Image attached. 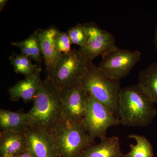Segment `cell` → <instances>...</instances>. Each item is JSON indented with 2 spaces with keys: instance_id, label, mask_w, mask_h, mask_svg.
Segmentation results:
<instances>
[{
  "instance_id": "1",
  "label": "cell",
  "mask_w": 157,
  "mask_h": 157,
  "mask_svg": "<svg viewBox=\"0 0 157 157\" xmlns=\"http://www.w3.org/2000/svg\"><path fill=\"white\" fill-rule=\"evenodd\" d=\"M33 102L26 113L29 127L50 133L64 115L59 90L48 78L41 80Z\"/></svg>"
},
{
  "instance_id": "2",
  "label": "cell",
  "mask_w": 157,
  "mask_h": 157,
  "mask_svg": "<svg viewBox=\"0 0 157 157\" xmlns=\"http://www.w3.org/2000/svg\"><path fill=\"white\" fill-rule=\"evenodd\" d=\"M154 104L137 85L123 88L119 98L118 117L125 126L147 127L157 114Z\"/></svg>"
},
{
  "instance_id": "3",
  "label": "cell",
  "mask_w": 157,
  "mask_h": 157,
  "mask_svg": "<svg viewBox=\"0 0 157 157\" xmlns=\"http://www.w3.org/2000/svg\"><path fill=\"white\" fill-rule=\"evenodd\" d=\"M80 83L89 95L119 118V98L122 89L120 80L110 78L90 62Z\"/></svg>"
},
{
  "instance_id": "4",
  "label": "cell",
  "mask_w": 157,
  "mask_h": 157,
  "mask_svg": "<svg viewBox=\"0 0 157 157\" xmlns=\"http://www.w3.org/2000/svg\"><path fill=\"white\" fill-rule=\"evenodd\" d=\"M50 133L59 157H79L89 147L95 144L82 124L74 122L65 114Z\"/></svg>"
},
{
  "instance_id": "5",
  "label": "cell",
  "mask_w": 157,
  "mask_h": 157,
  "mask_svg": "<svg viewBox=\"0 0 157 157\" xmlns=\"http://www.w3.org/2000/svg\"><path fill=\"white\" fill-rule=\"evenodd\" d=\"M89 63L78 50L72 49L69 53L61 54L47 78L59 91L80 83Z\"/></svg>"
},
{
  "instance_id": "6",
  "label": "cell",
  "mask_w": 157,
  "mask_h": 157,
  "mask_svg": "<svg viewBox=\"0 0 157 157\" xmlns=\"http://www.w3.org/2000/svg\"><path fill=\"white\" fill-rule=\"evenodd\" d=\"M120 124L118 118L92 96L89 95L82 125L92 138L103 140L107 137V131L109 128Z\"/></svg>"
},
{
  "instance_id": "7",
  "label": "cell",
  "mask_w": 157,
  "mask_h": 157,
  "mask_svg": "<svg viewBox=\"0 0 157 157\" xmlns=\"http://www.w3.org/2000/svg\"><path fill=\"white\" fill-rule=\"evenodd\" d=\"M141 56L139 51L122 49L116 46L101 56L98 67L110 78L121 80L129 75Z\"/></svg>"
},
{
  "instance_id": "8",
  "label": "cell",
  "mask_w": 157,
  "mask_h": 157,
  "mask_svg": "<svg viewBox=\"0 0 157 157\" xmlns=\"http://www.w3.org/2000/svg\"><path fill=\"white\" fill-rule=\"evenodd\" d=\"M88 36L86 44L78 51L88 62L102 56L116 47L115 37L111 33L100 28L94 23L83 24Z\"/></svg>"
},
{
  "instance_id": "9",
  "label": "cell",
  "mask_w": 157,
  "mask_h": 157,
  "mask_svg": "<svg viewBox=\"0 0 157 157\" xmlns=\"http://www.w3.org/2000/svg\"><path fill=\"white\" fill-rule=\"evenodd\" d=\"M64 113L74 122L82 124L89 95L81 83L67 86L59 91Z\"/></svg>"
},
{
  "instance_id": "10",
  "label": "cell",
  "mask_w": 157,
  "mask_h": 157,
  "mask_svg": "<svg viewBox=\"0 0 157 157\" xmlns=\"http://www.w3.org/2000/svg\"><path fill=\"white\" fill-rule=\"evenodd\" d=\"M26 151L33 157H59L52 136L49 132L34 127L25 131Z\"/></svg>"
},
{
  "instance_id": "11",
  "label": "cell",
  "mask_w": 157,
  "mask_h": 157,
  "mask_svg": "<svg viewBox=\"0 0 157 157\" xmlns=\"http://www.w3.org/2000/svg\"><path fill=\"white\" fill-rule=\"evenodd\" d=\"M41 71L42 68L39 67L33 74L11 86L8 90L10 100L16 102L21 99L25 103L33 101L42 80L40 78Z\"/></svg>"
},
{
  "instance_id": "12",
  "label": "cell",
  "mask_w": 157,
  "mask_h": 157,
  "mask_svg": "<svg viewBox=\"0 0 157 157\" xmlns=\"http://www.w3.org/2000/svg\"><path fill=\"white\" fill-rule=\"evenodd\" d=\"M38 30L42 57L48 76L52 72L61 55L57 50L56 44V37L59 31L54 27Z\"/></svg>"
},
{
  "instance_id": "13",
  "label": "cell",
  "mask_w": 157,
  "mask_h": 157,
  "mask_svg": "<svg viewBox=\"0 0 157 157\" xmlns=\"http://www.w3.org/2000/svg\"><path fill=\"white\" fill-rule=\"evenodd\" d=\"M25 131H1V157H14L26 151Z\"/></svg>"
},
{
  "instance_id": "14",
  "label": "cell",
  "mask_w": 157,
  "mask_h": 157,
  "mask_svg": "<svg viewBox=\"0 0 157 157\" xmlns=\"http://www.w3.org/2000/svg\"><path fill=\"white\" fill-rule=\"evenodd\" d=\"M119 138L106 137L99 143L89 147L79 157H124Z\"/></svg>"
},
{
  "instance_id": "15",
  "label": "cell",
  "mask_w": 157,
  "mask_h": 157,
  "mask_svg": "<svg viewBox=\"0 0 157 157\" xmlns=\"http://www.w3.org/2000/svg\"><path fill=\"white\" fill-rule=\"evenodd\" d=\"M136 85L153 104H157V61L140 71Z\"/></svg>"
},
{
  "instance_id": "16",
  "label": "cell",
  "mask_w": 157,
  "mask_h": 157,
  "mask_svg": "<svg viewBox=\"0 0 157 157\" xmlns=\"http://www.w3.org/2000/svg\"><path fill=\"white\" fill-rule=\"evenodd\" d=\"M29 127L26 113L0 109V128L2 131H25Z\"/></svg>"
},
{
  "instance_id": "17",
  "label": "cell",
  "mask_w": 157,
  "mask_h": 157,
  "mask_svg": "<svg viewBox=\"0 0 157 157\" xmlns=\"http://www.w3.org/2000/svg\"><path fill=\"white\" fill-rule=\"evenodd\" d=\"M11 44L19 48L21 53L31 59L33 60L38 63H41L43 57L38 30L35 31L27 39L19 42H12Z\"/></svg>"
},
{
  "instance_id": "18",
  "label": "cell",
  "mask_w": 157,
  "mask_h": 157,
  "mask_svg": "<svg viewBox=\"0 0 157 157\" xmlns=\"http://www.w3.org/2000/svg\"><path fill=\"white\" fill-rule=\"evenodd\" d=\"M135 139L136 144H130V150L124 157H154L153 147L151 143L144 135L131 134L128 136Z\"/></svg>"
},
{
  "instance_id": "19",
  "label": "cell",
  "mask_w": 157,
  "mask_h": 157,
  "mask_svg": "<svg viewBox=\"0 0 157 157\" xmlns=\"http://www.w3.org/2000/svg\"><path fill=\"white\" fill-rule=\"evenodd\" d=\"M9 60L16 73L22 74L25 77L33 74L39 69L37 65L33 64L28 57L23 54L12 52Z\"/></svg>"
},
{
  "instance_id": "20",
  "label": "cell",
  "mask_w": 157,
  "mask_h": 157,
  "mask_svg": "<svg viewBox=\"0 0 157 157\" xmlns=\"http://www.w3.org/2000/svg\"><path fill=\"white\" fill-rule=\"evenodd\" d=\"M71 44L79 45V48L84 47L88 39V36L83 25L78 24L70 28L68 33Z\"/></svg>"
},
{
  "instance_id": "21",
  "label": "cell",
  "mask_w": 157,
  "mask_h": 157,
  "mask_svg": "<svg viewBox=\"0 0 157 157\" xmlns=\"http://www.w3.org/2000/svg\"><path fill=\"white\" fill-rule=\"evenodd\" d=\"M57 50L60 55L69 53L72 49L71 42L68 33L59 32L56 37Z\"/></svg>"
},
{
  "instance_id": "22",
  "label": "cell",
  "mask_w": 157,
  "mask_h": 157,
  "mask_svg": "<svg viewBox=\"0 0 157 157\" xmlns=\"http://www.w3.org/2000/svg\"><path fill=\"white\" fill-rule=\"evenodd\" d=\"M153 44L155 45L156 51L157 52V24L155 29L154 37L153 39Z\"/></svg>"
},
{
  "instance_id": "23",
  "label": "cell",
  "mask_w": 157,
  "mask_h": 157,
  "mask_svg": "<svg viewBox=\"0 0 157 157\" xmlns=\"http://www.w3.org/2000/svg\"><path fill=\"white\" fill-rule=\"evenodd\" d=\"M8 2L9 1L8 0H1L0 1V10L1 11L4 9Z\"/></svg>"
},
{
  "instance_id": "24",
  "label": "cell",
  "mask_w": 157,
  "mask_h": 157,
  "mask_svg": "<svg viewBox=\"0 0 157 157\" xmlns=\"http://www.w3.org/2000/svg\"><path fill=\"white\" fill-rule=\"evenodd\" d=\"M14 157H33L30 154L26 151L23 153L21 154L17 155Z\"/></svg>"
}]
</instances>
